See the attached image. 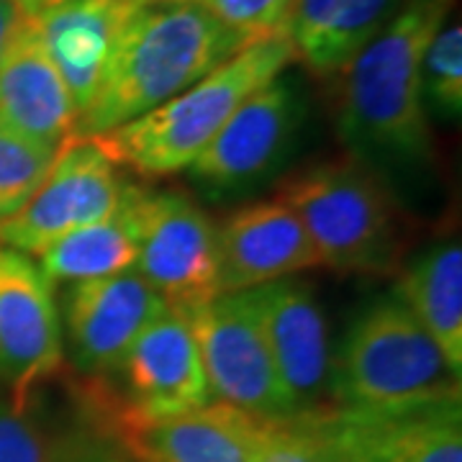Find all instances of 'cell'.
<instances>
[{
	"instance_id": "15",
	"label": "cell",
	"mask_w": 462,
	"mask_h": 462,
	"mask_svg": "<svg viewBox=\"0 0 462 462\" xmlns=\"http://www.w3.org/2000/svg\"><path fill=\"white\" fill-rule=\"evenodd\" d=\"M139 0H54L32 16L65 83L75 118L93 103L114 57L118 33Z\"/></svg>"
},
{
	"instance_id": "4",
	"label": "cell",
	"mask_w": 462,
	"mask_h": 462,
	"mask_svg": "<svg viewBox=\"0 0 462 462\" xmlns=\"http://www.w3.org/2000/svg\"><path fill=\"white\" fill-rule=\"evenodd\" d=\"M291 62L293 50L285 36L249 42L175 98L93 142L116 165L129 167L142 178L178 175L211 144L231 114L254 90L282 75Z\"/></svg>"
},
{
	"instance_id": "8",
	"label": "cell",
	"mask_w": 462,
	"mask_h": 462,
	"mask_svg": "<svg viewBox=\"0 0 462 462\" xmlns=\"http://www.w3.org/2000/svg\"><path fill=\"white\" fill-rule=\"evenodd\" d=\"M182 319L199 346L214 401L264 421L293 413L247 293H218Z\"/></svg>"
},
{
	"instance_id": "12",
	"label": "cell",
	"mask_w": 462,
	"mask_h": 462,
	"mask_svg": "<svg viewBox=\"0 0 462 462\" xmlns=\"http://www.w3.org/2000/svg\"><path fill=\"white\" fill-rule=\"evenodd\" d=\"M167 306L134 273L69 282L62 306V339L78 373L103 383L118 370L134 339Z\"/></svg>"
},
{
	"instance_id": "23",
	"label": "cell",
	"mask_w": 462,
	"mask_h": 462,
	"mask_svg": "<svg viewBox=\"0 0 462 462\" xmlns=\"http://www.w3.org/2000/svg\"><path fill=\"white\" fill-rule=\"evenodd\" d=\"M60 149L0 129V221L16 216L44 182Z\"/></svg>"
},
{
	"instance_id": "18",
	"label": "cell",
	"mask_w": 462,
	"mask_h": 462,
	"mask_svg": "<svg viewBox=\"0 0 462 462\" xmlns=\"http://www.w3.org/2000/svg\"><path fill=\"white\" fill-rule=\"evenodd\" d=\"M357 462H462L460 401L398 413L331 409Z\"/></svg>"
},
{
	"instance_id": "16",
	"label": "cell",
	"mask_w": 462,
	"mask_h": 462,
	"mask_svg": "<svg viewBox=\"0 0 462 462\" xmlns=\"http://www.w3.org/2000/svg\"><path fill=\"white\" fill-rule=\"evenodd\" d=\"M75 111L32 16L21 18L0 57V129L33 144L62 149L72 139Z\"/></svg>"
},
{
	"instance_id": "21",
	"label": "cell",
	"mask_w": 462,
	"mask_h": 462,
	"mask_svg": "<svg viewBox=\"0 0 462 462\" xmlns=\"http://www.w3.org/2000/svg\"><path fill=\"white\" fill-rule=\"evenodd\" d=\"M396 296L462 375V247L445 242L416 257L401 275Z\"/></svg>"
},
{
	"instance_id": "3",
	"label": "cell",
	"mask_w": 462,
	"mask_h": 462,
	"mask_svg": "<svg viewBox=\"0 0 462 462\" xmlns=\"http://www.w3.org/2000/svg\"><path fill=\"white\" fill-rule=\"evenodd\" d=\"M334 409L398 413L460 401V378L409 306L393 293L370 300L331 363Z\"/></svg>"
},
{
	"instance_id": "25",
	"label": "cell",
	"mask_w": 462,
	"mask_h": 462,
	"mask_svg": "<svg viewBox=\"0 0 462 462\" xmlns=\"http://www.w3.org/2000/svg\"><path fill=\"white\" fill-rule=\"evenodd\" d=\"M247 42L282 36L296 0H190Z\"/></svg>"
},
{
	"instance_id": "29",
	"label": "cell",
	"mask_w": 462,
	"mask_h": 462,
	"mask_svg": "<svg viewBox=\"0 0 462 462\" xmlns=\"http://www.w3.org/2000/svg\"><path fill=\"white\" fill-rule=\"evenodd\" d=\"M51 3H54V0H14V5H16L23 16H36L39 11H44Z\"/></svg>"
},
{
	"instance_id": "9",
	"label": "cell",
	"mask_w": 462,
	"mask_h": 462,
	"mask_svg": "<svg viewBox=\"0 0 462 462\" xmlns=\"http://www.w3.org/2000/svg\"><path fill=\"white\" fill-rule=\"evenodd\" d=\"M134 273L180 316L218 296L214 221L182 190H144Z\"/></svg>"
},
{
	"instance_id": "1",
	"label": "cell",
	"mask_w": 462,
	"mask_h": 462,
	"mask_svg": "<svg viewBox=\"0 0 462 462\" xmlns=\"http://www.w3.org/2000/svg\"><path fill=\"white\" fill-rule=\"evenodd\" d=\"M455 0H403L342 72L337 132L349 160L388 196L411 200L434 178L421 60Z\"/></svg>"
},
{
	"instance_id": "2",
	"label": "cell",
	"mask_w": 462,
	"mask_h": 462,
	"mask_svg": "<svg viewBox=\"0 0 462 462\" xmlns=\"http://www.w3.org/2000/svg\"><path fill=\"white\" fill-rule=\"evenodd\" d=\"M247 44L190 0H139L72 139H96L154 111Z\"/></svg>"
},
{
	"instance_id": "7",
	"label": "cell",
	"mask_w": 462,
	"mask_h": 462,
	"mask_svg": "<svg viewBox=\"0 0 462 462\" xmlns=\"http://www.w3.org/2000/svg\"><path fill=\"white\" fill-rule=\"evenodd\" d=\"M108 380L121 385L118 393L98 391L93 403L111 419L116 431L165 421L214 401L193 334L172 309H165L134 339Z\"/></svg>"
},
{
	"instance_id": "24",
	"label": "cell",
	"mask_w": 462,
	"mask_h": 462,
	"mask_svg": "<svg viewBox=\"0 0 462 462\" xmlns=\"http://www.w3.org/2000/svg\"><path fill=\"white\" fill-rule=\"evenodd\" d=\"M421 96L427 111L445 118L462 114V26L442 23L421 60Z\"/></svg>"
},
{
	"instance_id": "28",
	"label": "cell",
	"mask_w": 462,
	"mask_h": 462,
	"mask_svg": "<svg viewBox=\"0 0 462 462\" xmlns=\"http://www.w3.org/2000/svg\"><path fill=\"white\" fill-rule=\"evenodd\" d=\"M21 18H23V14L14 5V0H0V57H3V51L8 47L14 32L18 29Z\"/></svg>"
},
{
	"instance_id": "17",
	"label": "cell",
	"mask_w": 462,
	"mask_h": 462,
	"mask_svg": "<svg viewBox=\"0 0 462 462\" xmlns=\"http://www.w3.org/2000/svg\"><path fill=\"white\" fill-rule=\"evenodd\" d=\"M139 462H260L264 419L211 401L196 411L118 431Z\"/></svg>"
},
{
	"instance_id": "10",
	"label": "cell",
	"mask_w": 462,
	"mask_h": 462,
	"mask_svg": "<svg viewBox=\"0 0 462 462\" xmlns=\"http://www.w3.org/2000/svg\"><path fill=\"white\" fill-rule=\"evenodd\" d=\"M129 180L93 139H69L29 203L0 221V245L42 254L67 234L114 211Z\"/></svg>"
},
{
	"instance_id": "14",
	"label": "cell",
	"mask_w": 462,
	"mask_h": 462,
	"mask_svg": "<svg viewBox=\"0 0 462 462\" xmlns=\"http://www.w3.org/2000/svg\"><path fill=\"white\" fill-rule=\"evenodd\" d=\"M216 242L218 293H245L321 264L311 236L282 200L234 211L216 226Z\"/></svg>"
},
{
	"instance_id": "22",
	"label": "cell",
	"mask_w": 462,
	"mask_h": 462,
	"mask_svg": "<svg viewBox=\"0 0 462 462\" xmlns=\"http://www.w3.org/2000/svg\"><path fill=\"white\" fill-rule=\"evenodd\" d=\"M260 462H357L334 424L331 409L264 421Z\"/></svg>"
},
{
	"instance_id": "26",
	"label": "cell",
	"mask_w": 462,
	"mask_h": 462,
	"mask_svg": "<svg viewBox=\"0 0 462 462\" xmlns=\"http://www.w3.org/2000/svg\"><path fill=\"white\" fill-rule=\"evenodd\" d=\"M51 445L29 406L0 398V462H51Z\"/></svg>"
},
{
	"instance_id": "5",
	"label": "cell",
	"mask_w": 462,
	"mask_h": 462,
	"mask_svg": "<svg viewBox=\"0 0 462 462\" xmlns=\"http://www.w3.org/2000/svg\"><path fill=\"white\" fill-rule=\"evenodd\" d=\"M278 200L298 216L321 264L370 278L398 270L403 242L393 199L357 162L311 167L288 182Z\"/></svg>"
},
{
	"instance_id": "6",
	"label": "cell",
	"mask_w": 462,
	"mask_h": 462,
	"mask_svg": "<svg viewBox=\"0 0 462 462\" xmlns=\"http://www.w3.org/2000/svg\"><path fill=\"white\" fill-rule=\"evenodd\" d=\"M303 100L285 75L254 90L188 167L206 199L231 200L278 178L296 152Z\"/></svg>"
},
{
	"instance_id": "11",
	"label": "cell",
	"mask_w": 462,
	"mask_h": 462,
	"mask_svg": "<svg viewBox=\"0 0 462 462\" xmlns=\"http://www.w3.org/2000/svg\"><path fill=\"white\" fill-rule=\"evenodd\" d=\"M65 360L54 282L39 263L0 245V380L16 406L51 380Z\"/></svg>"
},
{
	"instance_id": "27",
	"label": "cell",
	"mask_w": 462,
	"mask_h": 462,
	"mask_svg": "<svg viewBox=\"0 0 462 462\" xmlns=\"http://www.w3.org/2000/svg\"><path fill=\"white\" fill-rule=\"evenodd\" d=\"M51 462H126L106 437L90 431H72L62 442L51 445Z\"/></svg>"
},
{
	"instance_id": "20",
	"label": "cell",
	"mask_w": 462,
	"mask_h": 462,
	"mask_svg": "<svg viewBox=\"0 0 462 462\" xmlns=\"http://www.w3.org/2000/svg\"><path fill=\"white\" fill-rule=\"evenodd\" d=\"M144 190L147 188L129 182L111 214L67 234L65 239L36 254V263L47 278L51 282H78L134 270Z\"/></svg>"
},
{
	"instance_id": "19",
	"label": "cell",
	"mask_w": 462,
	"mask_h": 462,
	"mask_svg": "<svg viewBox=\"0 0 462 462\" xmlns=\"http://www.w3.org/2000/svg\"><path fill=\"white\" fill-rule=\"evenodd\" d=\"M403 0H296L282 36L316 78H337Z\"/></svg>"
},
{
	"instance_id": "13",
	"label": "cell",
	"mask_w": 462,
	"mask_h": 462,
	"mask_svg": "<svg viewBox=\"0 0 462 462\" xmlns=\"http://www.w3.org/2000/svg\"><path fill=\"white\" fill-rule=\"evenodd\" d=\"M257 314L275 373L293 413L321 411L329 396L327 316L309 282L296 278L245 291Z\"/></svg>"
}]
</instances>
